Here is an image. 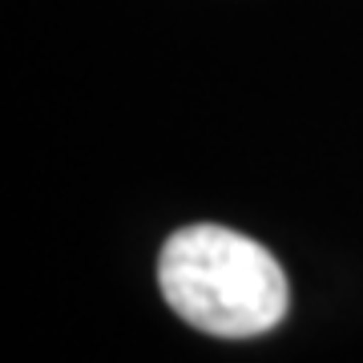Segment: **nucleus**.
Returning <instances> with one entry per match:
<instances>
[{
    "label": "nucleus",
    "mask_w": 363,
    "mask_h": 363,
    "mask_svg": "<svg viewBox=\"0 0 363 363\" xmlns=\"http://www.w3.org/2000/svg\"><path fill=\"white\" fill-rule=\"evenodd\" d=\"M157 286L169 311L218 339H250L283 323L286 274L262 242L198 222L166 238Z\"/></svg>",
    "instance_id": "f257e3e1"
}]
</instances>
